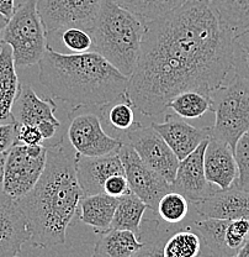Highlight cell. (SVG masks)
Masks as SVG:
<instances>
[{"label":"cell","instance_id":"obj_1","mask_svg":"<svg viewBox=\"0 0 249 257\" xmlns=\"http://www.w3.org/2000/svg\"><path fill=\"white\" fill-rule=\"evenodd\" d=\"M233 36L207 0H187L168 15L147 21L126 92L131 103L146 116H157L181 92L210 96L232 69Z\"/></svg>","mask_w":249,"mask_h":257},{"label":"cell","instance_id":"obj_2","mask_svg":"<svg viewBox=\"0 0 249 257\" xmlns=\"http://www.w3.org/2000/svg\"><path fill=\"white\" fill-rule=\"evenodd\" d=\"M76 150L66 136L47 147L44 173L28 194L16 199L31 230L32 245L50 248L66 242L67 229L84 197L76 173Z\"/></svg>","mask_w":249,"mask_h":257},{"label":"cell","instance_id":"obj_3","mask_svg":"<svg viewBox=\"0 0 249 257\" xmlns=\"http://www.w3.org/2000/svg\"><path fill=\"white\" fill-rule=\"evenodd\" d=\"M39 79L56 99L72 106H101L127 92L130 78L100 53L64 55L47 46L39 62Z\"/></svg>","mask_w":249,"mask_h":257},{"label":"cell","instance_id":"obj_4","mask_svg":"<svg viewBox=\"0 0 249 257\" xmlns=\"http://www.w3.org/2000/svg\"><path fill=\"white\" fill-rule=\"evenodd\" d=\"M146 21L114 0H101L90 30L92 48L130 78L137 66Z\"/></svg>","mask_w":249,"mask_h":257},{"label":"cell","instance_id":"obj_5","mask_svg":"<svg viewBox=\"0 0 249 257\" xmlns=\"http://www.w3.org/2000/svg\"><path fill=\"white\" fill-rule=\"evenodd\" d=\"M210 99L211 111L215 112L211 138L234 149L238 139L249 128V82L234 74L227 84L212 90Z\"/></svg>","mask_w":249,"mask_h":257},{"label":"cell","instance_id":"obj_6","mask_svg":"<svg viewBox=\"0 0 249 257\" xmlns=\"http://www.w3.org/2000/svg\"><path fill=\"white\" fill-rule=\"evenodd\" d=\"M2 40L12 47L15 66L39 64L48 45L47 31L37 12L36 0H26L15 9L3 30Z\"/></svg>","mask_w":249,"mask_h":257},{"label":"cell","instance_id":"obj_7","mask_svg":"<svg viewBox=\"0 0 249 257\" xmlns=\"http://www.w3.org/2000/svg\"><path fill=\"white\" fill-rule=\"evenodd\" d=\"M47 147L18 143L4 157L2 173L3 192L14 199L28 194L44 173Z\"/></svg>","mask_w":249,"mask_h":257},{"label":"cell","instance_id":"obj_8","mask_svg":"<svg viewBox=\"0 0 249 257\" xmlns=\"http://www.w3.org/2000/svg\"><path fill=\"white\" fill-rule=\"evenodd\" d=\"M92 106H73L68 114L67 139L76 152L84 156H103L117 152L124 144L121 139L110 136L104 130L98 109Z\"/></svg>","mask_w":249,"mask_h":257},{"label":"cell","instance_id":"obj_9","mask_svg":"<svg viewBox=\"0 0 249 257\" xmlns=\"http://www.w3.org/2000/svg\"><path fill=\"white\" fill-rule=\"evenodd\" d=\"M122 143L131 145L147 165L153 168L169 183H173L179 159L153 126H143L137 122L120 136Z\"/></svg>","mask_w":249,"mask_h":257},{"label":"cell","instance_id":"obj_10","mask_svg":"<svg viewBox=\"0 0 249 257\" xmlns=\"http://www.w3.org/2000/svg\"><path fill=\"white\" fill-rule=\"evenodd\" d=\"M101 0H36L37 12L48 32L79 28L90 32Z\"/></svg>","mask_w":249,"mask_h":257},{"label":"cell","instance_id":"obj_11","mask_svg":"<svg viewBox=\"0 0 249 257\" xmlns=\"http://www.w3.org/2000/svg\"><path fill=\"white\" fill-rule=\"evenodd\" d=\"M119 156L131 191L146 203L148 209L156 211L160 198L173 189L171 183L149 167L131 145L122 144L119 149Z\"/></svg>","mask_w":249,"mask_h":257},{"label":"cell","instance_id":"obj_12","mask_svg":"<svg viewBox=\"0 0 249 257\" xmlns=\"http://www.w3.org/2000/svg\"><path fill=\"white\" fill-rule=\"evenodd\" d=\"M210 139L201 143L185 159L179 161L178 170L171 187L184 195L190 203L200 202L215 192L213 184L206 178L203 156Z\"/></svg>","mask_w":249,"mask_h":257},{"label":"cell","instance_id":"obj_13","mask_svg":"<svg viewBox=\"0 0 249 257\" xmlns=\"http://www.w3.org/2000/svg\"><path fill=\"white\" fill-rule=\"evenodd\" d=\"M31 239L28 219L14 198L0 192V257H15Z\"/></svg>","mask_w":249,"mask_h":257},{"label":"cell","instance_id":"obj_14","mask_svg":"<svg viewBox=\"0 0 249 257\" xmlns=\"http://www.w3.org/2000/svg\"><path fill=\"white\" fill-rule=\"evenodd\" d=\"M192 213L200 218H216L233 220L249 219V191L238 188L234 184L226 189H215L200 202L190 203Z\"/></svg>","mask_w":249,"mask_h":257},{"label":"cell","instance_id":"obj_15","mask_svg":"<svg viewBox=\"0 0 249 257\" xmlns=\"http://www.w3.org/2000/svg\"><path fill=\"white\" fill-rule=\"evenodd\" d=\"M76 173L83 194L104 193V184L111 176L125 175L119 151L103 156H84L76 154Z\"/></svg>","mask_w":249,"mask_h":257},{"label":"cell","instance_id":"obj_16","mask_svg":"<svg viewBox=\"0 0 249 257\" xmlns=\"http://www.w3.org/2000/svg\"><path fill=\"white\" fill-rule=\"evenodd\" d=\"M169 145L179 161L185 159L200 144L211 138V126L195 127L179 115L168 114L163 122L152 124Z\"/></svg>","mask_w":249,"mask_h":257},{"label":"cell","instance_id":"obj_17","mask_svg":"<svg viewBox=\"0 0 249 257\" xmlns=\"http://www.w3.org/2000/svg\"><path fill=\"white\" fill-rule=\"evenodd\" d=\"M207 181L219 189L232 187L238 178V167L233 149L224 141L210 138L203 156Z\"/></svg>","mask_w":249,"mask_h":257},{"label":"cell","instance_id":"obj_18","mask_svg":"<svg viewBox=\"0 0 249 257\" xmlns=\"http://www.w3.org/2000/svg\"><path fill=\"white\" fill-rule=\"evenodd\" d=\"M57 105L53 99L40 98L30 85L21 84L13 105V117L19 125L36 126L44 120L60 122L55 115Z\"/></svg>","mask_w":249,"mask_h":257},{"label":"cell","instance_id":"obj_19","mask_svg":"<svg viewBox=\"0 0 249 257\" xmlns=\"http://www.w3.org/2000/svg\"><path fill=\"white\" fill-rule=\"evenodd\" d=\"M117 204L119 198L106 193L85 195L80 199L77 213L80 220L92 227L96 234H103L111 227Z\"/></svg>","mask_w":249,"mask_h":257},{"label":"cell","instance_id":"obj_20","mask_svg":"<svg viewBox=\"0 0 249 257\" xmlns=\"http://www.w3.org/2000/svg\"><path fill=\"white\" fill-rule=\"evenodd\" d=\"M93 255L96 257H133L146 255V243L131 230L109 229L100 234Z\"/></svg>","mask_w":249,"mask_h":257},{"label":"cell","instance_id":"obj_21","mask_svg":"<svg viewBox=\"0 0 249 257\" xmlns=\"http://www.w3.org/2000/svg\"><path fill=\"white\" fill-rule=\"evenodd\" d=\"M12 47L3 42L0 50V124L15 121L13 105L20 90Z\"/></svg>","mask_w":249,"mask_h":257},{"label":"cell","instance_id":"obj_22","mask_svg":"<svg viewBox=\"0 0 249 257\" xmlns=\"http://www.w3.org/2000/svg\"><path fill=\"white\" fill-rule=\"evenodd\" d=\"M229 220L216 218H200L195 214L187 221L186 226L196 231L208 250V255L233 257L226 243V230Z\"/></svg>","mask_w":249,"mask_h":257},{"label":"cell","instance_id":"obj_23","mask_svg":"<svg viewBox=\"0 0 249 257\" xmlns=\"http://www.w3.org/2000/svg\"><path fill=\"white\" fill-rule=\"evenodd\" d=\"M147 209H148L147 204L138 195H136L132 191L126 193L119 198V204L115 210L110 229L131 230L138 235Z\"/></svg>","mask_w":249,"mask_h":257},{"label":"cell","instance_id":"obj_24","mask_svg":"<svg viewBox=\"0 0 249 257\" xmlns=\"http://www.w3.org/2000/svg\"><path fill=\"white\" fill-rule=\"evenodd\" d=\"M133 104L131 103L127 93L120 98L115 99L111 103L105 105L96 106L101 120L108 124V126L112 127V130L117 131V138L120 139L121 134L127 131L128 128L135 126L137 124L133 111Z\"/></svg>","mask_w":249,"mask_h":257},{"label":"cell","instance_id":"obj_25","mask_svg":"<svg viewBox=\"0 0 249 257\" xmlns=\"http://www.w3.org/2000/svg\"><path fill=\"white\" fill-rule=\"evenodd\" d=\"M143 21H152L163 18L180 8L187 0H114Z\"/></svg>","mask_w":249,"mask_h":257},{"label":"cell","instance_id":"obj_26","mask_svg":"<svg viewBox=\"0 0 249 257\" xmlns=\"http://www.w3.org/2000/svg\"><path fill=\"white\" fill-rule=\"evenodd\" d=\"M211 4L232 34L249 30V0H212Z\"/></svg>","mask_w":249,"mask_h":257},{"label":"cell","instance_id":"obj_27","mask_svg":"<svg viewBox=\"0 0 249 257\" xmlns=\"http://www.w3.org/2000/svg\"><path fill=\"white\" fill-rule=\"evenodd\" d=\"M202 240L190 227L178 230L165 240L162 248L164 257H196L201 253Z\"/></svg>","mask_w":249,"mask_h":257},{"label":"cell","instance_id":"obj_28","mask_svg":"<svg viewBox=\"0 0 249 257\" xmlns=\"http://www.w3.org/2000/svg\"><path fill=\"white\" fill-rule=\"evenodd\" d=\"M167 109H171L183 119H199L211 111V99L196 90H185L174 96Z\"/></svg>","mask_w":249,"mask_h":257},{"label":"cell","instance_id":"obj_29","mask_svg":"<svg viewBox=\"0 0 249 257\" xmlns=\"http://www.w3.org/2000/svg\"><path fill=\"white\" fill-rule=\"evenodd\" d=\"M189 209V200L181 193L171 189L160 198L156 211L164 223L176 225L185 221Z\"/></svg>","mask_w":249,"mask_h":257},{"label":"cell","instance_id":"obj_30","mask_svg":"<svg viewBox=\"0 0 249 257\" xmlns=\"http://www.w3.org/2000/svg\"><path fill=\"white\" fill-rule=\"evenodd\" d=\"M232 69L234 74L249 82V30L232 39Z\"/></svg>","mask_w":249,"mask_h":257},{"label":"cell","instance_id":"obj_31","mask_svg":"<svg viewBox=\"0 0 249 257\" xmlns=\"http://www.w3.org/2000/svg\"><path fill=\"white\" fill-rule=\"evenodd\" d=\"M233 152L238 167V178L234 186L249 191V128L238 139Z\"/></svg>","mask_w":249,"mask_h":257},{"label":"cell","instance_id":"obj_32","mask_svg":"<svg viewBox=\"0 0 249 257\" xmlns=\"http://www.w3.org/2000/svg\"><path fill=\"white\" fill-rule=\"evenodd\" d=\"M249 236V219L240 218L229 220L226 230V243L233 256H237Z\"/></svg>","mask_w":249,"mask_h":257},{"label":"cell","instance_id":"obj_33","mask_svg":"<svg viewBox=\"0 0 249 257\" xmlns=\"http://www.w3.org/2000/svg\"><path fill=\"white\" fill-rule=\"evenodd\" d=\"M63 44L74 53L88 52L93 47V39L90 32L79 28L66 29L62 34Z\"/></svg>","mask_w":249,"mask_h":257},{"label":"cell","instance_id":"obj_34","mask_svg":"<svg viewBox=\"0 0 249 257\" xmlns=\"http://www.w3.org/2000/svg\"><path fill=\"white\" fill-rule=\"evenodd\" d=\"M19 124L16 121L0 124V156H5L9 150L18 144Z\"/></svg>","mask_w":249,"mask_h":257},{"label":"cell","instance_id":"obj_35","mask_svg":"<svg viewBox=\"0 0 249 257\" xmlns=\"http://www.w3.org/2000/svg\"><path fill=\"white\" fill-rule=\"evenodd\" d=\"M130 191V186H128L127 178L125 175L111 176L104 184V193L111 195V197L120 198Z\"/></svg>","mask_w":249,"mask_h":257},{"label":"cell","instance_id":"obj_36","mask_svg":"<svg viewBox=\"0 0 249 257\" xmlns=\"http://www.w3.org/2000/svg\"><path fill=\"white\" fill-rule=\"evenodd\" d=\"M18 141L25 145H40L44 141L39 127L35 125H19Z\"/></svg>","mask_w":249,"mask_h":257},{"label":"cell","instance_id":"obj_37","mask_svg":"<svg viewBox=\"0 0 249 257\" xmlns=\"http://www.w3.org/2000/svg\"><path fill=\"white\" fill-rule=\"evenodd\" d=\"M36 126L39 127L44 140H48V139H52L53 136L56 135L58 127L61 126V122H55L51 121V120H44V121L39 122Z\"/></svg>","mask_w":249,"mask_h":257},{"label":"cell","instance_id":"obj_38","mask_svg":"<svg viewBox=\"0 0 249 257\" xmlns=\"http://www.w3.org/2000/svg\"><path fill=\"white\" fill-rule=\"evenodd\" d=\"M15 13V0H0V14L10 19Z\"/></svg>","mask_w":249,"mask_h":257},{"label":"cell","instance_id":"obj_39","mask_svg":"<svg viewBox=\"0 0 249 257\" xmlns=\"http://www.w3.org/2000/svg\"><path fill=\"white\" fill-rule=\"evenodd\" d=\"M237 257H249V236L248 239L245 240L244 245H243L242 248L239 250V252H238Z\"/></svg>","mask_w":249,"mask_h":257},{"label":"cell","instance_id":"obj_40","mask_svg":"<svg viewBox=\"0 0 249 257\" xmlns=\"http://www.w3.org/2000/svg\"><path fill=\"white\" fill-rule=\"evenodd\" d=\"M8 20H9V19H7L5 16H3L2 14H0V50H2V45H3L2 34H3V30H4L5 25L8 24Z\"/></svg>","mask_w":249,"mask_h":257},{"label":"cell","instance_id":"obj_41","mask_svg":"<svg viewBox=\"0 0 249 257\" xmlns=\"http://www.w3.org/2000/svg\"><path fill=\"white\" fill-rule=\"evenodd\" d=\"M4 157L0 156V182H2V173H3V163H4Z\"/></svg>","mask_w":249,"mask_h":257},{"label":"cell","instance_id":"obj_42","mask_svg":"<svg viewBox=\"0 0 249 257\" xmlns=\"http://www.w3.org/2000/svg\"><path fill=\"white\" fill-rule=\"evenodd\" d=\"M207 2H212V0H207Z\"/></svg>","mask_w":249,"mask_h":257}]
</instances>
